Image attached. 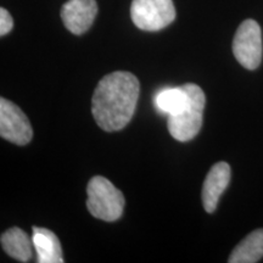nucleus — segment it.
<instances>
[{
	"label": "nucleus",
	"mask_w": 263,
	"mask_h": 263,
	"mask_svg": "<svg viewBox=\"0 0 263 263\" xmlns=\"http://www.w3.org/2000/svg\"><path fill=\"white\" fill-rule=\"evenodd\" d=\"M14 27V20L4 8L0 9V35L4 37Z\"/></svg>",
	"instance_id": "ddd939ff"
},
{
	"label": "nucleus",
	"mask_w": 263,
	"mask_h": 263,
	"mask_svg": "<svg viewBox=\"0 0 263 263\" xmlns=\"http://www.w3.org/2000/svg\"><path fill=\"white\" fill-rule=\"evenodd\" d=\"M140 84L130 72L116 71L99 82L91 98L95 122L106 132L121 130L136 112Z\"/></svg>",
	"instance_id": "f257e3e1"
},
{
	"label": "nucleus",
	"mask_w": 263,
	"mask_h": 263,
	"mask_svg": "<svg viewBox=\"0 0 263 263\" xmlns=\"http://www.w3.org/2000/svg\"><path fill=\"white\" fill-rule=\"evenodd\" d=\"M262 33L255 20H245L236 29L233 54L242 67L256 70L262 61Z\"/></svg>",
	"instance_id": "39448f33"
},
{
	"label": "nucleus",
	"mask_w": 263,
	"mask_h": 263,
	"mask_svg": "<svg viewBox=\"0 0 263 263\" xmlns=\"http://www.w3.org/2000/svg\"><path fill=\"white\" fill-rule=\"evenodd\" d=\"M130 17L138 28L156 32L172 24L176 8L172 0H133Z\"/></svg>",
	"instance_id": "20e7f679"
},
{
	"label": "nucleus",
	"mask_w": 263,
	"mask_h": 263,
	"mask_svg": "<svg viewBox=\"0 0 263 263\" xmlns=\"http://www.w3.org/2000/svg\"><path fill=\"white\" fill-rule=\"evenodd\" d=\"M2 246L4 251L10 257L17 259L20 262H28L33 256V245L32 238L22 229L14 227L10 228L2 234Z\"/></svg>",
	"instance_id": "9d476101"
},
{
	"label": "nucleus",
	"mask_w": 263,
	"mask_h": 263,
	"mask_svg": "<svg viewBox=\"0 0 263 263\" xmlns=\"http://www.w3.org/2000/svg\"><path fill=\"white\" fill-rule=\"evenodd\" d=\"M33 245L38 263H62L65 262L62 256L61 244L58 236L47 228L33 227Z\"/></svg>",
	"instance_id": "1a4fd4ad"
},
{
	"label": "nucleus",
	"mask_w": 263,
	"mask_h": 263,
	"mask_svg": "<svg viewBox=\"0 0 263 263\" xmlns=\"http://www.w3.org/2000/svg\"><path fill=\"white\" fill-rule=\"evenodd\" d=\"M87 195V209L95 218L115 222L122 216L124 196L108 179L93 177L88 183Z\"/></svg>",
	"instance_id": "f03ea898"
},
{
	"label": "nucleus",
	"mask_w": 263,
	"mask_h": 263,
	"mask_svg": "<svg viewBox=\"0 0 263 263\" xmlns=\"http://www.w3.org/2000/svg\"><path fill=\"white\" fill-rule=\"evenodd\" d=\"M190 97L186 88L174 87L160 90L155 97V106L167 116H177L188 107Z\"/></svg>",
	"instance_id": "9b49d317"
},
{
	"label": "nucleus",
	"mask_w": 263,
	"mask_h": 263,
	"mask_svg": "<svg viewBox=\"0 0 263 263\" xmlns=\"http://www.w3.org/2000/svg\"><path fill=\"white\" fill-rule=\"evenodd\" d=\"M98 14L95 0H68L61 8L65 27L73 34H83L91 27Z\"/></svg>",
	"instance_id": "0eeeda50"
},
{
	"label": "nucleus",
	"mask_w": 263,
	"mask_h": 263,
	"mask_svg": "<svg viewBox=\"0 0 263 263\" xmlns=\"http://www.w3.org/2000/svg\"><path fill=\"white\" fill-rule=\"evenodd\" d=\"M0 136L16 145H26L33 137L32 126L24 111L5 98L0 99Z\"/></svg>",
	"instance_id": "423d86ee"
},
{
	"label": "nucleus",
	"mask_w": 263,
	"mask_h": 263,
	"mask_svg": "<svg viewBox=\"0 0 263 263\" xmlns=\"http://www.w3.org/2000/svg\"><path fill=\"white\" fill-rule=\"evenodd\" d=\"M184 87L189 93V105L182 114L168 117V130L176 140L189 141L197 136L202 127L206 98L199 85L186 83Z\"/></svg>",
	"instance_id": "7ed1b4c3"
},
{
	"label": "nucleus",
	"mask_w": 263,
	"mask_h": 263,
	"mask_svg": "<svg viewBox=\"0 0 263 263\" xmlns=\"http://www.w3.org/2000/svg\"><path fill=\"white\" fill-rule=\"evenodd\" d=\"M263 257V228L246 236L230 254L229 263H256Z\"/></svg>",
	"instance_id": "f8f14e48"
},
{
	"label": "nucleus",
	"mask_w": 263,
	"mask_h": 263,
	"mask_svg": "<svg viewBox=\"0 0 263 263\" xmlns=\"http://www.w3.org/2000/svg\"><path fill=\"white\" fill-rule=\"evenodd\" d=\"M230 166L227 162H217L207 173L202 185V205L207 213L216 211L219 199L230 183Z\"/></svg>",
	"instance_id": "6e6552de"
}]
</instances>
